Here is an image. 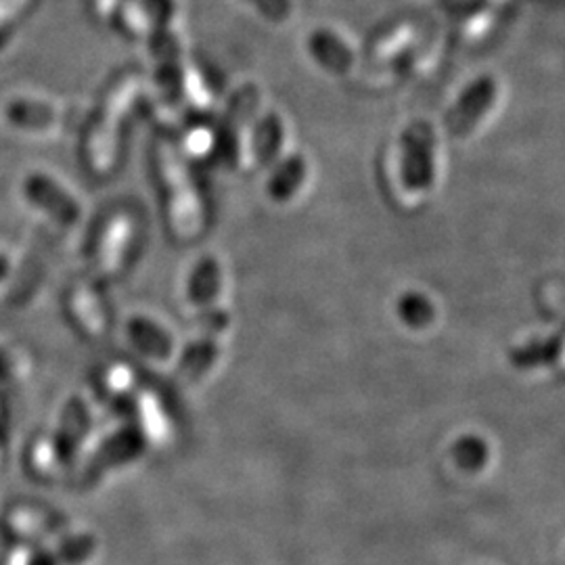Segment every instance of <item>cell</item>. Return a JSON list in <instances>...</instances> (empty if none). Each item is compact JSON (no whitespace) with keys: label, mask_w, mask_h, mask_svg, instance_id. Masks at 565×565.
Here are the masks:
<instances>
[{"label":"cell","mask_w":565,"mask_h":565,"mask_svg":"<svg viewBox=\"0 0 565 565\" xmlns=\"http://www.w3.org/2000/svg\"><path fill=\"white\" fill-rule=\"evenodd\" d=\"M186 88H189V97H191V102L195 103L198 107H207V103H210V93H207V88L203 86L202 78L198 76V72L195 70H189L186 72Z\"/></svg>","instance_id":"6"},{"label":"cell","mask_w":565,"mask_h":565,"mask_svg":"<svg viewBox=\"0 0 565 565\" xmlns=\"http://www.w3.org/2000/svg\"><path fill=\"white\" fill-rule=\"evenodd\" d=\"M93 298H95V296H93L88 289L81 287V289L74 291V306L78 308V312H84L82 317H84L86 321H90L95 329H102V317H99L102 312H99V308H97V303H95Z\"/></svg>","instance_id":"5"},{"label":"cell","mask_w":565,"mask_h":565,"mask_svg":"<svg viewBox=\"0 0 565 565\" xmlns=\"http://www.w3.org/2000/svg\"><path fill=\"white\" fill-rule=\"evenodd\" d=\"M128 237H130L128 218L120 216L107 226V233L103 237L102 254H99V275L103 279H111L120 270Z\"/></svg>","instance_id":"4"},{"label":"cell","mask_w":565,"mask_h":565,"mask_svg":"<svg viewBox=\"0 0 565 565\" xmlns=\"http://www.w3.org/2000/svg\"><path fill=\"white\" fill-rule=\"evenodd\" d=\"M162 172L172 195L170 203L174 231L181 239H193L202 231V207L189 184V174L184 172L181 160L168 145H162Z\"/></svg>","instance_id":"1"},{"label":"cell","mask_w":565,"mask_h":565,"mask_svg":"<svg viewBox=\"0 0 565 565\" xmlns=\"http://www.w3.org/2000/svg\"><path fill=\"white\" fill-rule=\"evenodd\" d=\"M139 93V82L124 81L120 86L111 93L105 114L97 124L93 137H90V168L97 174H105L114 166L116 156V141H118V126H120L124 114L135 102Z\"/></svg>","instance_id":"2"},{"label":"cell","mask_w":565,"mask_h":565,"mask_svg":"<svg viewBox=\"0 0 565 565\" xmlns=\"http://www.w3.org/2000/svg\"><path fill=\"white\" fill-rule=\"evenodd\" d=\"M28 193L36 203H41L44 210H49L53 216H57L63 223L78 221V205L70 200L67 193H63L60 186H55L46 177H32L28 182Z\"/></svg>","instance_id":"3"},{"label":"cell","mask_w":565,"mask_h":565,"mask_svg":"<svg viewBox=\"0 0 565 565\" xmlns=\"http://www.w3.org/2000/svg\"><path fill=\"white\" fill-rule=\"evenodd\" d=\"M23 2L25 0H0V32H4L2 28L15 18V13L23 7Z\"/></svg>","instance_id":"7"}]
</instances>
